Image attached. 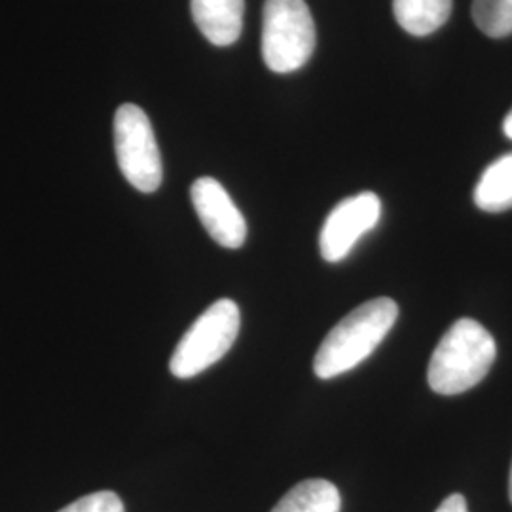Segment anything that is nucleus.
Here are the masks:
<instances>
[{"label": "nucleus", "instance_id": "f257e3e1", "mask_svg": "<svg viewBox=\"0 0 512 512\" xmlns=\"http://www.w3.org/2000/svg\"><path fill=\"white\" fill-rule=\"evenodd\" d=\"M399 317V306L391 298H374L348 313L325 336L313 359V372L321 380H332L366 361L384 342Z\"/></svg>", "mask_w": 512, "mask_h": 512}, {"label": "nucleus", "instance_id": "f03ea898", "mask_svg": "<svg viewBox=\"0 0 512 512\" xmlns=\"http://www.w3.org/2000/svg\"><path fill=\"white\" fill-rule=\"evenodd\" d=\"M497 357V346L490 330L475 319H458L446 334L427 368L429 387L439 395H459L480 384Z\"/></svg>", "mask_w": 512, "mask_h": 512}, {"label": "nucleus", "instance_id": "7ed1b4c3", "mask_svg": "<svg viewBox=\"0 0 512 512\" xmlns=\"http://www.w3.org/2000/svg\"><path fill=\"white\" fill-rule=\"evenodd\" d=\"M315 21L306 0H266L262 10V57L270 71L294 73L315 52Z\"/></svg>", "mask_w": 512, "mask_h": 512}, {"label": "nucleus", "instance_id": "20e7f679", "mask_svg": "<svg viewBox=\"0 0 512 512\" xmlns=\"http://www.w3.org/2000/svg\"><path fill=\"white\" fill-rule=\"evenodd\" d=\"M239 325L241 315L234 300L220 298L211 304L177 344L169 361L171 374L179 380H188L219 363L236 344Z\"/></svg>", "mask_w": 512, "mask_h": 512}, {"label": "nucleus", "instance_id": "39448f33", "mask_svg": "<svg viewBox=\"0 0 512 512\" xmlns=\"http://www.w3.org/2000/svg\"><path fill=\"white\" fill-rule=\"evenodd\" d=\"M114 148L120 171L133 188L152 194L162 186V156L145 110L133 103L116 110Z\"/></svg>", "mask_w": 512, "mask_h": 512}, {"label": "nucleus", "instance_id": "423d86ee", "mask_svg": "<svg viewBox=\"0 0 512 512\" xmlns=\"http://www.w3.org/2000/svg\"><path fill=\"white\" fill-rule=\"evenodd\" d=\"M380 217L382 202L374 192H361L338 203L330 211L319 236L321 256L327 262L344 260L357 241L378 226Z\"/></svg>", "mask_w": 512, "mask_h": 512}, {"label": "nucleus", "instance_id": "0eeeda50", "mask_svg": "<svg viewBox=\"0 0 512 512\" xmlns=\"http://www.w3.org/2000/svg\"><path fill=\"white\" fill-rule=\"evenodd\" d=\"M190 198L203 228L220 247L239 249L245 243L247 222L219 181L211 177L198 179L190 188Z\"/></svg>", "mask_w": 512, "mask_h": 512}, {"label": "nucleus", "instance_id": "6e6552de", "mask_svg": "<svg viewBox=\"0 0 512 512\" xmlns=\"http://www.w3.org/2000/svg\"><path fill=\"white\" fill-rule=\"evenodd\" d=\"M192 18L203 37L215 46H230L243 29L245 0H190Z\"/></svg>", "mask_w": 512, "mask_h": 512}, {"label": "nucleus", "instance_id": "1a4fd4ad", "mask_svg": "<svg viewBox=\"0 0 512 512\" xmlns=\"http://www.w3.org/2000/svg\"><path fill=\"white\" fill-rule=\"evenodd\" d=\"M397 23L412 37L439 31L452 14V0H393Z\"/></svg>", "mask_w": 512, "mask_h": 512}, {"label": "nucleus", "instance_id": "9d476101", "mask_svg": "<svg viewBox=\"0 0 512 512\" xmlns=\"http://www.w3.org/2000/svg\"><path fill=\"white\" fill-rule=\"evenodd\" d=\"M342 497L338 488L323 478L296 484L277 503L272 512H340Z\"/></svg>", "mask_w": 512, "mask_h": 512}, {"label": "nucleus", "instance_id": "9b49d317", "mask_svg": "<svg viewBox=\"0 0 512 512\" xmlns=\"http://www.w3.org/2000/svg\"><path fill=\"white\" fill-rule=\"evenodd\" d=\"M475 203L486 213L512 209V152L495 160L482 173L475 188Z\"/></svg>", "mask_w": 512, "mask_h": 512}, {"label": "nucleus", "instance_id": "f8f14e48", "mask_svg": "<svg viewBox=\"0 0 512 512\" xmlns=\"http://www.w3.org/2000/svg\"><path fill=\"white\" fill-rule=\"evenodd\" d=\"M473 19L486 37H509L512 35V0H475Z\"/></svg>", "mask_w": 512, "mask_h": 512}, {"label": "nucleus", "instance_id": "ddd939ff", "mask_svg": "<svg viewBox=\"0 0 512 512\" xmlns=\"http://www.w3.org/2000/svg\"><path fill=\"white\" fill-rule=\"evenodd\" d=\"M59 512H126L124 503L114 492H95L76 499Z\"/></svg>", "mask_w": 512, "mask_h": 512}, {"label": "nucleus", "instance_id": "4468645a", "mask_svg": "<svg viewBox=\"0 0 512 512\" xmlns=\"http://www.w3.org/2000/svg\"><path fill=\"white\" fill-rule=\"evenodd\" d=\"M435 512H469L467 501L461 494H452L440 503L439 509Z\"/></svg>", "mask_w": 512, "mask_h": 512}, {"label": "nucleus", "instance_id": "2eb2a0df", "mask_svg": "<svg viewBox=\"0 0 512 512\" xmlns=\"http://www.w3.org/2000/svg\"><path fill=\"white\" fill-rule=\"evenodd\" d=\"M503 133L512 141V110L507 114V118H505V122H503Z\"/></svg>", "mask_w": 512, "mask_h": 512}, {"label": "nucleus", "instance_id": "dca6fc26", "mask_svg": "<svg viewBox=\"0 0 512 512\" xmlns=\"http://www.w3.org/2000/svg\"><path fill=\"white\" fill-rule=\"evenodd\" d=\"M509 497H511V503H512V467H511V478H509Z\"/></svg>", "mask_w": 512, "mask_h": 512}]
</instances>
